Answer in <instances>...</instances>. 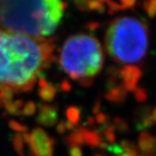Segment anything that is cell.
<instances>
[{"label":"cell","instance_id":"7a4b0ae2","mask_svg":"<svg viewBox=\"0 0 156 156\" xmlns=\"http://www.w3.org/2000/svg\"><path fill=\"white\" fill-rule=\"evenodd\" d=\"M65 9L66 5L58 0H0V29L40 40L58 27Z\"/></svg>","mask_w":156,"mask_h":156},{"label":"cell","instance_id":"6da1fadb","mask_svg":"<svg viewBox=\"0 0 156 156\" xmlns=\"http://www.w3.org/2000/svg\"><path fill=\"white\" fill-rule=\"evenodd\" d=\"M47 57L41 41L0 29V87H28L41 73Z\"/></svg>","mask_w":156,"mask_h":156},{"label":"cell","instance_id":"277c9868","mask_svg":"<svg viewBox=\"0 0 156 156\" xmlns=\"http://www.w3.org/2000/svg\"><path fill=\"white\" fill-rule=\"evenodd\" d=\"M60 64L63 70L75 79L93 77L103 68L104 54L101 44L90 35L72 36L61 48Z\"/></svg>","mask_w":156,"mask_h":156},{"label":"cell","instance_id":"5b68a950","mask_svg":"<svg viewBox=\"0 0 156 156\" xmlns=\"http://www.w3.org/2000/svg\"><path fill=\"white\" fill-rule=\"evenodd\" d=\"M119 156H136L135 154H132V153H124V154H121Z\"/></svg>","mask_w":156,"mask_h":156},{"label":"cell","instance_id":"3957f363","mask_svg":"<svg viewBox=\"0 0 156 156\" xmlns=\"http://www.w3.org/2000/svg\"><path fill=\"white\" fill-rule=\"evenodd\" d=\"M105 44L108 53L117 61L125 64L136 63L147 53V27L136 18L119 17L109 26Z\"/></svg>","mask_w":156,"mask_h":156}]
</instances>
